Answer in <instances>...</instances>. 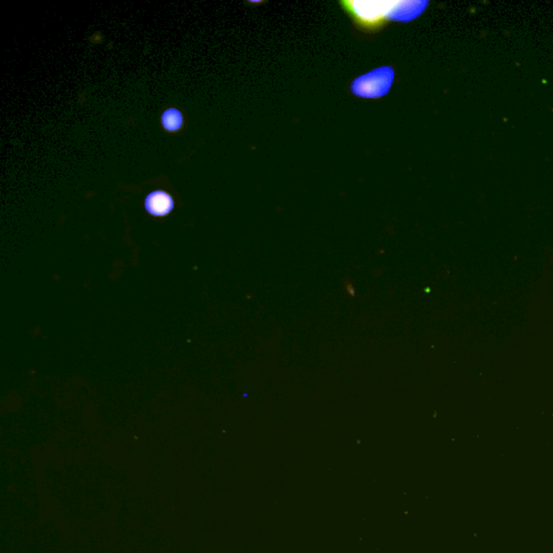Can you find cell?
I'll use <instances>...</instances> for the list:
<instances>
[{"mask_svg": "<svg viewBox=\"0 0 553 553\" xmlns=\"http://www.w3.org/2000/svg\"><path fill=\"white\" fill-rule=\"evenodd\" d=\"M394 72L392 67H380L360 76L352 84V93L360 98L375 99L386 95L394 82Z\"/></svg>", "mask_w": 553, "mask_h": 553, "instance_id": "obj_2", "label": "cell"}, {"mask_svg": "<svg viewBox=\"0 0 553 553\" xmlns=\"http://www.w3.org/2000/svg\"><path fill=\"white\" fill-rule=\"evenodd\" d=\"M162 126H164L168 131L174 132L178 131L183 124V116H182L180 110L175 108H170L166 110L161 117Z\"/></svg>", "mask_w": 553, "mask_h": 553, "instance_id": "obj_4", "label": "cell"}, {"mask_svg": "<svg viewBox=\"0 0 553 553\" xmlns=\"http://www.w3.org/2000/svg\"><path fill=\"white\" fill-rule=\"evenodd\" d=\"M145 208L148 213L154 216H164L173 210V198L162 190L150 192L145 199Z\"/></svg>", "mask_w": 553, "mask_h": 553, "instance_id": "obj_3", "label": "cell"}, {"mask_svg": "<svg viewBox=\"0 0 553 553\" xmlns=\"http://www.w3.org/2000/svg\"><path fill=\"white\" fill-rule=\"evenodd\" d=\"M340 5L358 27L366 31H376L389 20L408 22L418 17L413 1H342Z\"/></svg>", "mask_w": 553, "mask_h": 553, "instance_id": "obj_1", "label": "cell"}]
</instances>
